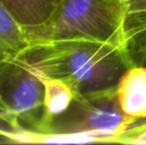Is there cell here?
I'll return each instance as SVG.
<instances>
[{"instance_id": "6da1fadb", "label": "cell", "mask_w": 146, "mask_h": 145, "mask_svg": "<svg viewBox=\"0 0 146 145\" xmlns=\"http://www.w3.org/2000/svg\"><path fill=\"white\" fill-rule=\"evenodd\" d=\"M18 56L65 81L75 97L115 87L132 67L124 47L86 39L30 42Z\"/></svg>"}, {"instance_id": "7a4b0ae2", "label": "cell", "mask_w": 146, "mask_h": 145, "mask_svg": "<svg viewBox=\"0 0 146 145\" xmlns=\"http://www.w3.org/2000/svg\"><path fill=\"white\" fill-rule=\"evenodd\" d=\"M125 0H61L50 19L24 28L28 43L86 39L124 47Z\"/></svg>"}, {"instance_id": "3957f363", "label": "cell", "mask_w": 146, "mask_h": 145, "mask_svg": "<svg viewBox=\"0 0 146 145\" xmlns=\"http://www.w3.org/2000/svg\"><path fill=\"white\" fill-rule=\"evenodd\" d=\"M0 128L44 132V87L20 56L0 63Z\"/></svg>"}, {"instance_id": "277c9868", "label": "cell", "mask_w": 146, "mask_h": 145, "mask_svg": "<svg viewBox=\"0 0 146 145\" xmlns=\"http://www.w3.org/2000/svg\"><path fill=\"white\" fill-rule=\"evenodd\" d=\"M137 119L126 115L117 101L116 87L76 95L69 109L53 119L49 133H90L100 143H114Z\"/></svg>"}, {"instance_id": "5b68a950", "label": "cell", "mask_w": 146, "mask_h": 145, "mask_svg": "<svg viewBox=\"0 0 146 145\" xmlns=\"http://www.w3.org/2000/svg\"><path fill=\"white\" fill-rule=\"evenodd\" d=\"M116 97L126 115L146 118V67L132 66L124 73L116 85Z\"/></svg>"}, {"instance_id": "8992f818", "label": "cell", "mask_w": 146, "mask_h": 145, "mask_svg": "<svg viewBox=\"0 0 146 145\" xmlns=\"http://www.w3.org/2000/svg\"><path fill=\"white\" fill-rule=\"evenodd\" d=\"M32 69L41 79L44 87V132H47L53 119L69 109L75 99V93L62 79Z\"/></svg>"}, {"instance_id": "52a82bcc", "label": "cell", "mask_w": 146, "mask_h": 145, "mask_svg": "<svg viewBox=\"0 0 146 145\" xmlns=\"http://www.w3.org/2000/svg\"><path fill=\"white\" fill-rule=\"evenodd\" d=\"M61 0H0L22 27H35L47 22Z\"/></svg>"}, {"instance_id": "ba28073f", "label": "cell", "mask_w": 146, "mask_h": 145, "mask_svg": "<svg viewBox=\"0 0 146 145\" xmlns=\"http://www.w3.org/2000/svg\"><path fill=\"white\" fill-rule=\"evenodd\" d=\"M124 48L132 66L146 67V11L127 12Z\"/></svg>"}, {"instance_id": "9c48e42d", "label": "cell", "mask_w": 146, "mask_h": 145, "mask_svg": "<svg viewBox=\"0 0 146 145\" xmlns=\"http://www.w3.org/2000/svg\"><path fill=\"white\" fill-rule=\"evenodd\" d=\"M27 45L24 28L0 2V63L18 55Z\"/></svg>"}, {"instance_id": "30bf717a", "label": "cell", "mask_w": 146, "mask_h": 145, "mask_svg": "<svg viewBox=\"0 0 146 145\" xmlns=\"http://www.w3.org/2000/svg\"><path fill=\"white\" fill-rule=\"evenodd\" d=\"M114 143L146 144V118L137 119L116 138Z\"/></svg>"}, {"instance_id": "8fae6325", "label": "cell", "mask_w": 146, "mask_h": 145, "mask_svg": "<svg viewBox=\"0 0 146 145\" xmlns=\"http://www.w3.org/2000/svg\"><path fill=\"white\" fill-rule=\"evenodd\" d=\"M127 12L146 11V0H127Z\"/></svg>"}, {"instance_id": "7c38bea8", "label": "cell", "mask_w": 146, "mask_h": 145, "mask_svg": "<svg viewBox=\"0 0 146 145\" xmlns=\"http://www.w3.org/2000/svg\"><path fill=\"white\" fill-rule=\"evenodd\" d=\"M125 1H127V0H125Z\"/></svg>"}]
</instances>
